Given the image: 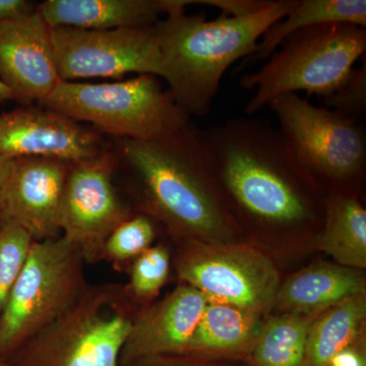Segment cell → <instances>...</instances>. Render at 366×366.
<instances>
[{
  "label": "cell",
  "mask_w": 366,
  "mask_h": 366,
  "mask_svg": "<svg viewBox=\"0 0 366 366\" xmlns=\"http://www.w3.org/2000/svg\"><path fill=\"white\" fill-rule=\"evenodd\" d=\"M197 136L223 199L245 219L272 227L324 220L327 199H315L320 185L269 120L230 118Z\"/></svg>",
  "instance_id": "obj_1"
},
{
  "label": "cell",
  "mask_w": 366,
  "mask_h": 366,
  "mask_svg": "<svg viewBox=\"0 0 366 366\" xmlns=\"http://www.w3.org/2000/svg\"><path fill=\"white\" fill-rule=\"evenodd\" d=\"M122 153L136 180L141 213L160 221L182 240L232 242L236 224L196 127L189 124L152 141L122 139Z\"/></svg>",
  "instance_id": "obj_2"
},
{
  "label": "cell",
  "mask_w": 366,
  "mask_h": 366,
  "mask_svg": "<svg viewBox=\"0 0 366 366\" xmlns=\"http://www.w3.org/2000/svg\"><path fill=\"white\" fill-rule=\"evenodd\" d=\"M298 0H278L261 13L244 18L168 14L154 29L162 56L164 79L183 112L208 114L229 67L257 49L262 35L287 16Z\"/></svg>",
  "instance_id": "obj_3"
},
{
  "label": "cell",
  "mask_w": 366,
  "mask_h": 366,
  "mask_svg": "<svg viewBox=\"0 0 366 366\" xmlns=\"http://www.w3.org/2000/svg\"><path fill=\"white\" fill-rule=\"evenodd\" d=\"M137 310L124 284H91L71 308L21 345L6 365L119 366Z\"/></svg>",
  "instance_id": "obj_4"
},
{
  "label": "cell",
  "mask_w": 366,
  "mask_h": 366,
  "mask_svg": "<svg viewBox=\"0 0 366 366\" xmlns=\"http://www.w3.org/2000/svg\"><path fill=\"white\" fill-rule=\"evenodd\" d=\"M366 51V30L347 24L303 29L284 41L268 61L239 84L254 90L245 112L254 115L274 99L305 92L327 98L348 78Z\"/></svg>",
  "instance_id": "obj_5"
},
{
  "label": "cell",
  "mask_w": 366,
  "mask_h": 366,
  "mask_svg": "<svg viewBox=\"0 0 366 366\" xmlns=\"http://www.w3.org/2000/svg\"><path fill=\"white\" fill-rule=\"evenodd\" d=\"M76 122H89L122 139L152 141L189 124V117L158 76L139 74L114 83L60 81L41 102Z\"/></svg>",
  "instance_id": "obj_6"
},
{
  "label": "cell",
  "mask_w": 366,
  "mask_h": 366,
  "mask_svg": "<svg viewBox=\"0 0 366 366\" xmlns=\"http://www.w3.org/2000/svg\"><path fill=\"white\" fill-rule=\"evenodd\" d=\"M86 262L64 236L35 242L0 314V360L64 315L91 285Z\"/></svg>",
  "instance_id": "obj_7"
},
{
  "label": "cell",
  "mask_w": 366,
  "mask_h": 366,
  "mask_svg": "<svg viewBox=\"0 0 366 366\" xmlns=\"http://www.w3.org/2000/svg\"><path fill=\"white\" fill-rule=\"evenodd\" d=\"M269 107L295 158L331 194L357 196L366 170V136L357 118L312 104L298 94L274 99Z\"/></svg>",
  "instance_id": "obj_8"
},
{
  "label": "cell",
  "mask_w": 366,
  "mask_h": 366,
  "mask_svg": "<svg viewBox=\"0 0 366 366\" xmlns=\"http://www.w3.org/2000/svg\"><path fill=\"white\" fill-rule=\"evenodd\" d=\"M177 277L208 302L222 303L255 315L273 307L280 278L267 255L237 243L182 240L175 259Z\"/></svg>",
  "instance_id": "obj_9"
},
{
  "label": "cell",
  "mask_w": 366,
  "mask_h": 366,
  "mask_svg": "<svg viewBox=\"0 0 366 366\" xmlns=\"http://www.w3.org/2000/svg\"><path fill=\"white\" fill-rule=\"evenodd\" d=\"M50 33L60 81L122 78L129 74L164 79L154 26L102 31L56 26L50 28Z\"/></svg>",
  "instance_id": "obj_10"
},
{
  "label": "cell",
  "mask_w": 366,
  "mask_h": 366,
  "mask_svg": "<svg viewBox=\"0 0 366 366\" xmlns=\"http://www.w3.org/2000/svg\"><path fill=\"white\" fill-rule=\"evenodd\" d=\"M112 172V159L102 154L93 160L71 164L67 174L60 231L86 264L100 262L106 239L132 215L113 185Z\"/></svg>",
  "instance_id": "obj_11"
},
{
  "label": "cell",
  "mask_w": 366,
  "mask_h": 366,
  "mask_svg": "<svg viewBox=\"0 0 366 366\" xmlns=\"http://www.w3.org/2000/svg\"><path fill=\"white\" fill-rule=\"evenodd\" d=\"M69 167L55 159H14L0 187V217L25 229L35 242L61 236L60 207Z\"/></svg>",
  "instance_id": "obj_12"
},
{
  "label": "cell",
  "mask_w": 366,
  "mask_h": 366,
  "mask_svg": "<svg viewBox=\"0 0 366 366\" xmlns=\"http://www.w3.org/2000/svg\"><path fill=\"white\" fill-rule=\"evenodd\" d=\"M0 154L9 159L47 158L69 164L102 155L95 132L52 110L19 108L0 114Z\"/></svg>",
  "instance_id": "obj_13"
},
{
  "label": "cell",
  "mask_w": 366,
  "mask_h": 366,
  "mask_svg": "<svg viewBox=\"0 0 366 366\" xmlns=\"http://www.w3.org/2000/svg\"><path fill=\"white\" fill-rule=\"evenodd\" d=\"M0 79L25 102H42L59 83L50 26L37 7L0 24Z\"/></svg>",
  "instance_id": "obj_14"
},
{
  "label": "cell",
  "mask_w": 366,
  "mask_h": 366,
  "mask_svg": "<svg viewBox=\"0 0 366 366\" xmlns=\"http://www.w3.org/2000/svg\"><path fill=\"white\" fill-rule=\"evenodd\" d=\"M207 303L199 290L182 284L163 300L137 310L120 353L119 366L155 356L182 354Z\"/></svg>",
  "instance_id": "obj_15"
},
{
  "label": "cell",
  "mask_w": 366,
  "mask_h": 366,
  "mask_svg": "<svg viewBox=\"0 0 366 366\" xmlns=\"http://www.w3.org/2000/svg\"><path fill=\"white\" fill-rule=\"evenodd\" d=\"M50 28L113 30L153 26L169 11L168 0H46L37 6Z\"/></svg>",
  "instance_id": "obj_16"
},
{
  "label": "cell",
  "mask_w": 366,
  "mask_h": 366,
  "mask_svg": "<svg viewBox=\"0 0 366 366\" xmlns=\"http://www.w3.org/2000/svg\"><path fill=\"white\" fill-rule=\"evenodd\" d=\"M365 291L360 269L320 262L291 276L274 303L291 314H317Z\"/></svg>",
  "instance_id": "obj_17"
},
{
  "label": "cell",
  "mask_w": 366,
  "mask_h": 366,
  "mask_svg": "<svg viewBox=\"0 0 366 366\" xmlns=\"http://www.w3.org/2000/svg\"><path fill=\"white\" fill-rule=\"evenodd\" d=\"M261 327L259 315L232 305L208 302L180 355L206 358L249 355Z\"/></svg>",
  "instance_id": "obj_18"
},
{
  "label": "cell",
  "mask_w": 366,
  "mask_h": 366,
  "mask_svg": "<svg viewBox=\"0 0 366 366\" xmlns=\"http://www.w3.org/2000/svg\"><path fill=\"white\" fill-rule=\"evenodd\" d=\"M317 247L333 257L340 266L365 268L366 211L357 196H327Z\"/></svg>",
  "instance_id": "obj_19"
},
{
  "label": "cell",
  "mask_w": 366,
  "mask_h": 366,
  "mask_svg": "<svg viewBox=\"0 0 366 366\" xmlns=\"http://www.w3.org/2000/svg\"><path fill=\"white\" fill-rule=\"evenodd\" d=\"M347 24L366 28L365 0H298L292 11L262 35L249 61L268 59L289 36L310 26Z\"/></svg>",
  "instance_id": "obj_20"
},
{
  "label": "cell",
  "mask_w": 366,
  "mask_h": 366,
  "mask_svg": "<svg viewBox=\"0 0 366 366\" xmlns=\"http://www.w3.org/2000/svg\"><path fill=\"white\" fill-rule=\"evenodd\" d=\"M365 315V291L317 315L308 331L302 366H329L337 353L355 343Z\"/></svg>",
  "instance_id": "obj_21"
},
{
  "label": "cell",
  "mask_w": 366,
  "mask_h": 366,
  "mask_svg": "<svg viewBox=\"0 0 366 366\" xmlns=\"http://www.w3.org/2000/svg\"><path fill=\"white\" fill-rule=\"evenodd\" d=\"M317 314H290L269 320L259 330L247 358L250 365L302 366L308 331Z\"/></svg>",
  "instance_id": "obj_22"
},
{
  "label": "cell",
  "mask_w": 366,
  "mask_h": 366,
  "mask_svg": "<svg viewBox=\"0 0 366 366\" xmlns=\"http://www.w3.org/2000/svg\"><path fill=\"white\" fill-rule=\"evenodd\" d=\"M156 238L154 219L147 214H132L106 239L100 261L110 262L115 271H127L132 262L152 247Z\"/></svg>",
  "instance_id": "obj_23"
},
{
  "label": "cell",
  "mask_w": 366,
  "mask_h": 366,
  "mask_svg": "<svg viewBox=\"0 0 366 366\" xmlns=\"http://www.w3.org/2000/svg\"><path fill=\"white\" fill-rule=\"evenodd\" d=\"M171 255L167 247L155 245L144 250L127 269V295L137 308L148 307L157 297L170 274Z\"/></svg>",
  "instance_id": "obj_24"
},
{
  "label": "cell",
  "mask_w": 366,
  "mask_h": 366,
  "mask_svg": "<svg viewBox=\"0 0 366 366\" xmlns=\"http://www.w3.org/2000/svg\"><path fill=\"white\" fill-rule=\"evenodd\" d=\"M33 242L25 229L0 217V314L20 276Z\"/></svg>",
  "instance_id": "obj_25"
},
{
  "label": "cell",
  "mask_w": 366,
  "mask_h": 366,
  "mask_svg": "<svg viewBox=\"0 0 366 366\" xmlns=\"http://www.w3.org/2000/svg\"><path fill=\"white\" fill-rule=\"evenodd\" d=\"M325 107L357 118L366 112V62L354 69L346 81L329 97L324 99Z\"/></svg>",
  "instance_id": "obj_26"
},
{
  "label": "cell",
  "mask_w": 366,
  "mask_h": 366,
  "mask_svg": "<svg viewBox=\"0 0 366 366\" xmlns=\"http://www.w3.org/2000/svg\"><path fill=\"white\" fill-rule=\"evenodd\" d=\"M189 4L217 7L222 16L244 18L268 9L274 0H189Z\"/></svg>",
  "instance_id": "obj_27"
},
{
  "label": "cell",
  "mask_w": 366,
  "mask_h": 366,
  "mask_svg": "<svg viewBox=\"0 0 366 366\" xmlns=\"http://www.w3.org/2000/svg\"><path fill=\"white\" fill-rule=\"evenodd\" d=\"M209 360L211 358L173 354L147 358L127 366H215L212 365Z\"/></svg>",
  "instance_id": "obj_28"
},
{
  "label": "cell",
  "mask_w": 366,
  "mask_h": 366,
  "mask_svg": "<svg viewBox=\"0 0 366 366\" xmlns=\"http://www.w3.org/2000/svg\"><path fill=\"white\" fill-rule=\"evenodd\" d=\"M36 7L26 0H0V24L33 13Z\"/></svg>",
  "instance_id": "obj_29"
},
{
  "label": "cell",
  "mask_w": 366,
  "mask_h": 366,
  "mask_svg": "<svg viewBox=\"0 0 366 366\" xmlns=\"http://www.w3.org/2000/svg\"><path fill=\"white\" fill-rule=\"evenodd\" d=\"M329 366H366L365 350L354 343L337 353L330 361Z\"/></svg>",
  "instance_id": "obj_30"
},
{
  "label": "cell",
  "mask_w": 366,
  "mask_h": 366,
  "mask_svg": "<svg viewBox=\"0 0 366 366\" xmlns=\"http://www.w3.org/2000/svg\"><path fill=\"white\" fill-rule=\"evenodd\" d=\"M14 159L4 157L0 154V187L6 182L14 167Z\"/></svg>",
  "instance_id": "obj_31"
},
{
  "label": "cell",
  "mask_w": 366,
  "mask_h": 366,
  "mask_svg": "<svg viewBox=\"0 0 366 366\" xmlns=\"http://www.w3.org/2000/svg\"><path fill=\"white\" fill-rule=\"evenodd\" d=\"M11 99H14L13 93L0 79V104Z\"/></svg>",
  "instance_id": "obj_32"
},
{
  "label": "cell",
  "mask_w": 366,
  "mask_h": 366,
  "mask_svg": "<svg viewBox=\"0 0 366 366\" xmlns=\"http://www.w3.org/2000/svg\"><path fill=\"white\" fill-rule=\"evenodd\" d=\"M0 366H7L6 362H4V361L0 360Z\"/></svg>",
  "instance_id": "obj_33"
}]
</instances>
